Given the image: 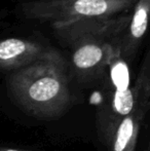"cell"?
<instances>
[{
    "label": "cell",
    "mask_w": 150,
    "mask_h": 151,
    "mask_svg": "<svg viewBox=\"0 0 150 151\" xmlns=\"http://www.w3.org/2000/svg\"><path fill=\"white\" fill-rule=\"evenodd\" d=\"M7 91L29 115L45 120L61 117L71 103L66 61L50 47L41 58L12 72Z\"/></svg>",
    "instance_id": "cell-1"
},
{
    "label": "cell",
    "mask_w": 150,
    "mask_h": 151,
    "mask_svg": "<svg viewBox=\"0 0 150 151\" xmlns=\"http://www.w3.org/2000/svg\"><path fill=\"white\" fill-rule=\"evenodd\" d=\"M132 14L110 19L79 21L55 27L59 38L72 50V64L81 73H95L110 64L120 52V40Z\"/></svg>",
    "instance_id": "cell-2"
},
{
    "label": "cell",
    "mask_w": 150,
    "mask_h": 151,
    "mask_svg": "<svg viewBox=\"0 0 150 151\" xmlns=\"http://www.w3.org/2000/svg\"><path fill=\"white\" fill-rule=\"evenodd\" d=\"M137 0H35L21 5L29 20L50 23L52 28L79 21L102 20L123 14Z\"/></svg>",
    "instance_id": "cell-3"
},
{
    "label": "cell",
    "mask_w": 150,
    "mask_h": 151,
    "mask_svg": "<svg viewBox=\"0 0 150 151\" xmlns=\"http://www.w3.org/2000/svg\"><path fill=\"white\" fill-rule=\"evenodd\" d=\"M50 47L22 38L0 40V70L16 71L41 58Z\"/></svg>",
    "instance_id": "cell-4"
},
{
    "label": "cell",
    "mask_w": 150,
    "mask_h": 151,
    "mask_svg": "<svg viewBox=\"0 0 150 151\" xmlns=\"http://www.w3.org/2000/svg\"><path fill=\"white\" fill-rule=\"evenodd\" d=\"M150 0H137L134 5V12L120 40V57L132 60L141 45L146 33Z\"/></svg>",
    "instance_id": "cell-5"
},
{
    "label": "cell",
    "mask_w": 150,
    "mask_h": 151,
    "mask_svg": "<svg viewBox=\"0 0 150 151\" xmlns=\"http://www.w3.org/2000/svg\"><path fill=\"white\" fill-rule=\"evenodd\" d=\"M144 113L145 110L136 107L135 111L120 121L114 136L112 151H135L140 129V121Z\"/></svg>",
    "instance_id": "cell-6"
},
{
    "label": "cell",
    "mask_w": 150,
    "mask_h": 151,
    "mask_svg": "<svg viewBox=\"0 0 150 151\" xmlns=\"http://www.w3.org/2000/svg\"><path fill=\"white\" fill-rule=\"evenodd\" d=\"M110 79L117 91H124L130 88V71L126 62L120 57V52L116 54L109 64Z\"/></svg>",
    "instance_id": "cell-7"
},
{
    "label": "cell",
    "mask_w": 150,
    "mask_h": 151,
    "mask_svg": "<svg viewBox=\"0 0 150 151\" xmlns=\"http://www.w3.org/2000/svg\"><path fill=\"white\" fill-rule=\"evenodd\" d=\"M0 151H25V150L14 149V148H5V147H2V148H0Z\"/></svg>",
    "instance_id": "cell-8"
},
{
    "label": "cell",
    "mask_w": 150,
    "mask_h": 151,
    "mask_svg": "<svg viewBox=\"0 0 150 151\" xmlns=\"http://www.w3.org/2000/svg\"><path fill=\"white\" fill-rule=\"evenodd\" d=\"M146 151H148V150H146Z\"/></svg>",
    "instance_id": "cell-9"
}]
</instances>
